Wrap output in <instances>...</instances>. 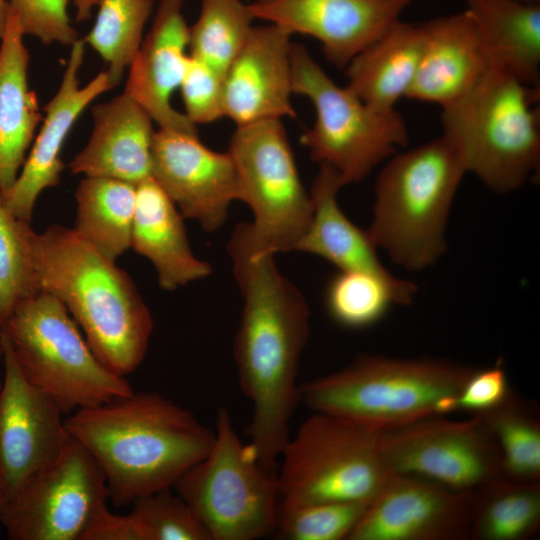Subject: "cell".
Masks as SVG:
<instances>
[{"label":"cell","mask_w":540,"mask_h":540,"mask_svg":"<svg viewBox=\"0 0 540 540\" xmlns=\"http://www.w3.org/2000/svg\"><path fill=\"white\" fill-rule=\"evenodd\" d=\"M274 256H231L243 298L234 361L252 405L248 443L270 469H277L300 403L298 369L310 331L307 302L279 271Z\"/></svg>","instance_id":"1"},{"label":"cell","mask_w":540,"mask_h":540,"mask_svg":"<svg viewBox=\"0 0 540 540\" xmlns=\"http://www.w3.org/2000/svg\"><path fill=\"white\" fill-rule=\"evenodd\" d=\"M100 467L116 507L171 489L210 450L215 431L156 392H132L65 419Z\"/></svg>","instance_id":"2"},{"label":"cell","mask_w":540,"mask_h":540,"mask_svg":"<svg viewBox=\"0 0 540 540\" xmlns=\"http://www.w3.org/2000/svg\"><path fill=\"white\" fill-rule=\"evenodd\" d=\"M28 243L40 292L64 304L105 367L122 377L134 372L153 320L131 277L71 228H30Z\"/></svg>","instance_id":"3"},{"label":"cell","mask_w":540,"mask_h":540,"mask_svg":"<svg viewBox=\"0 0 540 540\" xmlns=\"http://www.w3.org/2000/svg\"><path fill=\"white\" fill-rule=\"evenodd\" d=\"M466 174L442 135L387 159L375 181L366 229L377 249L409 272L437 263L447 249L450 210Z\"/></svg>","instance_id":"4"},{"label":"cell","mask_w":540,"mask_h":540,"mask_svg":"<svg viewBox=\"0 0 540 540\" xmlns=\"http://www.w3.org/2000/svg\"><path fill=\"white\" fill-rule=\"evenodd\" d=\"M473 370L447 360L363 354L300 384V402L314 412L391 429L458 411V395Z\"/></svg>","instance_id":"5"},{"label":"cell","mask_w":540,"mask_h":540,"mask_svg":"<svg viewBox=\"0 0 540 540\" xmlns=\"http://www.w3.org/2000/svg\"><path fill=\"white\" fill-rule=\"evenodd\" d=\"M540 88L498 65L465 96L441 108L442 136L467 173L507 194L539 175Z\"/></svg>","instance_id":"6"},{"label":"cell","mask_w":540,"mask_h":540,"mask_svg":"<svg viewBox=\"0 0 540 540\" xmlns=\"http://www.w3.org/2000/svg\"><path fill=\"white\" fill-rule=\"evenodd\" d=\"M0 332L24 377L63 414L133 392L126 377L96 358L64 304L51 294L39 292L19 302Z\"/></svg>","instance_id":"7"},{"label":"cell","mask_w":540,"mask_h":540,"mask_svg":"<svg viewBox=\"0 0 540 540\" xmlns=\"http://www.w3.org/2000/svg\"><path fill=\"white\" fill-rule=\"evenodd\" d=\"M236 168L241 201L253 220L239 223L228 244L230 256L296 251L312 216L281 119L237 126L227 151Z\"/></svg>","instance_id":"8"},{"label":"cell","mask_w":540,"mask_h":540,"mask_svg":"<svg viewBox=\"0 0 540 540\" xmlns=\"http://www.w3.org/2000/svg\"><path fill=\"white\" fill-rule=\"evenodd\" d=\"M382 430L314 412L284 445L277 465L279 507L370 502L392 475L381 452Z\"/></svg>","instance_id":"9"},{"label":"cell","mask_w":540,"mask_h":540,"mask_svg":"<svg viewBox=\"0 0 540 540\" xmlns=\"http://www.w3.org/2000/svg\"><path fill=\"white\" fill-rule=\"evenodd\" d=\"M207 454L175 483L211 540H256L274 535L279 508L277 469L265 467L239 439L230 412L220 407Z\"/></svg>","instance_id":"10"},{"label":"cell","mask_w":540,"mask_h":540,"mask_svg":"<svg viewBox=\"0 0 540 540\" xmlns=\"http://www.w3.org/2000/svg\"><path fill=\"white\" fill-rule=\"evenodd\" d=\"M291 67L293 94L308 98L316 114L301 143L343 186L362 181L408 144V126L396 108L377 110L337 85L299 43H292Z\"/></svg>","instance_id":"11"},{"label":"cell","mask_w":540,"mask_h":540,"mask_svg":"<svg viewBox=\"0 0 540 540\" xmlns=\"http://www.w3.org/2000/svg\"><path fill=\"white\" fill-rule=\"evenodd\" d=\"M380 452L391 474L475 492L504 477L498 445L479 415L431 416L381 432Z\"/></svg>","instance_id":"12"},{"label":"cell","mask_w":540,"mask_h":540,"mask_svg":"<svg viewBox=\"0 0 540 540\" xmlns=\"http://www.w3.org/2000/svg\"><path fill=\"white\" fill-rule=\"evenodd\" d=\"M107 499L100 467L70 436L59 455L5 501L0 524L10 540H80Z\"/></svg>","instance_id":"13"},{"label":"cell","mask_w":540,"mask_h":540,"mask_svg":"<svg viewBox=\"0 0 540 540\" xmlns=\"http://www.w3.org/2000/svg\"><path fill=\"white\" fill-rule=\"evenodd\" d=\"M152 178L183 217L204 231L218 230L232 202L241 200L239 180L228 152L205 146L198 134L159 128L152 144Z\"/></svg>","instance_id":"14"},{"label":"cell","mask_w":540,"mask_h":540,"mask_svg":"<svg viewBox=\"0 0 540 540\" xmlns=\"http://www.w3.org/2000/svg\"><path fill=\"white\" fill-rule=\"evenodd\" d=\"M472 492L427 479L392 474L348 540L470 539Z\"/></svg>","instance_id":"15"},{"label":"cell","mask_w":540,"mask_h":540,"mask_svg":"<svg viewBox=\"0 0 540 540\" xmlns=\"http://www.w3.org/2000/svg\"><path fill=\"white\" fill-rule=\"evenodd\" d=\"M1 338L5 374L0 384V474L7 500L59 455L70 435L58 404L24 377L2 333Z\"/></svg>","instance_id":"16"},{"label":"cell","mask_w":540,"mask_h":540,"mask_svg":"<svg viewBox=\"0 0 540 540\" xmlns=\"http://www.w3.org/2000/svg\"><path fill=\"white\" fill-rule=\"evenodd\" d=\"M415 0H256L248 4L254 19L288 32L311 36L327 60L345 68L377 40Z\"/></svg>","instance_id":"17"},{"label":"cell","mask_w":540,"mask_h":540,"mask_svg":"<svg viewBox=\"0 0 540 540\" xmlns=\"http://www.w3.org/2000/svg\"><path fill=\"white\" fill-rule=\"evenodd\" d=\"M85 45L79 38L71 46L60 86L44 107L46 114L31 151L15 182L0 193L5 208L27 223L31 221L39 195L60 181L65 167L61 151L74 123L94 99L115 87L107 71L80 86Z\"/></svg>","instance_id":"18"},{"label":"cell","mask_w":540,"mask_h":540,"mask_svg":"<svg viewBox=\"0 0 540 540\" xmlns=\"http://www.w3.org/2000/svg\"><path fill=\"white\" fill-rule=\"evenodd\" d=\"M291 35L269 24L252 28L223 76L224 114L237 126L294 118Z\"/></svg>","instance_id":"19"},{"label":"cell","mask_w":540,"mask_h":540,"mask_svg":"<svg viewBox=\"0 0 540 540\" xmlns=\"http://www.w3.org/2000/svg\"><path fill=\"white\" fill-rule=\"evenodd\" d=\"M189 27L183 0H160L150 31L129 65L124 91L138 102L161 129L198 134L184 113L171 104L189 54Z\"/></svg>","instance_id":"20"},{"label":"cell","mask_w":540,"mask_h":540,"mask_svg":"<svg viewBox=\"0 0 540 540\" xmlns=\"http://www.w3.org/2000/svg\"><path fill=\"white\" fill-rule=\"evenodd\" d=\"M425 47L406 98L446 107L496 65L466 9L422 22Z\"/></svg>","instance_id":"21"},{"label":"cell","mask_w":540,"mask_h":540,"mask_svg":"<svg viewBox=\"0 0 540 540\" xmlns=\"http://www.w3.org/2000/svg\"><path fill=\"white\" fill-rule=\"evenodd\" d=\"M93 130L72 159L73 174L134 184L152 177L153 119L125 91L91 107Z\"/></svg>","instance_id":"22"},{"label":"cell","mask_w":540,"mask_h":540,"mask_svg":"<svg viewBox=\"0 0 540 540\" xmlns=\"http://www.w3.org/2000/svg\"><path fill=\"white\" fill-rule=\"evenodd\" d=\"M131 248L152 263L160 287L167 291L212 272L191 250L183 216L152 177L136 185Z\"/></svg>","instance_id":"23"},{"label":"cell","mask_w":540,"mask_h":540,"mask_svg":"<svg viewBox=\"0 0 540 540\" xmlns=\"http://www.w3.org/2000/svg\"><path fill=\"white\" fill-rule=\"evenodd\" d=\"M17 14L10 9L0 40V193L17 179L41 121L28 83L29 52Z\"/></svg>","instance_id":"24"},{"label":"cell","mask_w":540,"mask_h":540,"mask_svg":"<svg viewBox=\"0 0 540 540\" xmlns=\"http://www.w3.org/2000/svg\"><path fill=\"white\" fill-rule=\"evenodd\" d=\"M342 187L337 172L319 164L310 190L312 216L296 251L317 255L338 271L366 272L391 283L402 282L404 279L382 264L367 230L354 224L340 208L337 195Z\"/></svg>","instance_id":"25"},{"label":"cell","mask_w":540,"mask_h":540,"mask_svg":"<svg viewBox=\"0 0 540 540\" xmlns=\"http://www.w3.org/2000/svg\"><path fill=\"white\" fill-rule=\"evenodd\" d=\"M425 47L422 23L400 19L345 67L347 87L377 110H391L407 93Z\"/></svg>","instance_id":"26"},{"label":"cell","mask_w":540,"mask_h":540,"mask_svg":"<svg viewBox=\"0 0 540 540\" xmlns=\"http://www.w3.org/2000/svg\"><path fill=\"white\" fill-rule=\"evenodd\" d=\"M466 1L493 62L525 85L540 88V3Z\"/></svg>","instance_id":"27"},{"label":"cell","mask_w":540,"mask_h":540,"mask_svg":"<svg viewBox=\"0 0 540 540\" xmlns=\"http://www.w3.org/2000/svg\"><path fill=\"white\" fill-rule=\"evenodd\" d=\"M75 199L73 230L116 262L131 248L136 186L113 178L85 176L77 186Z\"/></svg>","instance_id":"28"},{"label":"cell","mask_w":540,"mask_h":540,"mask_svg":"<svg viewBox=\"0 0 540 540\" xmlns=\"http://www.w3.org/2000/svg\"><path fill=\"white\" fill-rule=\"evenodd\" d=\"M540 525V482L505 477L472 492L470 539L525 540Z\"/></svg>","instance_id":"29"},{"label":"cell","mask_w":540,"mask_h":540,"mask_svg":"<svg viewBox=\"0 0 540 540\" xmlns=\"http://www.w3.org/2000/svg\"><path fill=\"white\" fill-rule=\"evenodd\" d=\"M418 287L409 280L388 282L360 271H338L329 281L325 305L330 317L350 329H363L380 321L391 305H409Z\"/></svg>","instance_id":"30"},{"label":"cell","mask_w":540,"mask_h":540,"mask_svg":"<svg viewBox=\"0 0 540 540\" xmlns=\"http://www.w3.org/2000/svg\"><path fill=\"white\" fill-rule=\"evenodd\" d=\"M479 415L501 455L503 475L521 483L540 482V419L536 405L510 392L495 408Z\"/></svg>","instance_id":"31"},{"label":"cell","mask_w":540,"mask_h":540,"mask_svg":"<svg viewBox=\"0 0 540 540\" xmlns=\"http://www.w3.org/2000/svg\"><path fill=\"white\" fill-rule=\"evenodd\" d=\"M153 0H100L95 23L82 38L107 64L117 86L143 41Z\"/></svg>","instance_id":"32"},{"label":"cell","mask_w":540,"mask_h":540,"mask_svg":"<svg viewBox=\"0 0 540 540\" xmlns=\"http://www.w3.org/2000/svg\"><path fill=\"white\" fill-rule=\"evenodd\" d=\"M254 17L241 0H202L200 15L189 27V54L224 76L246 42Z\"/></svg>","instance_id":"33"},{"label":"cell","mask_w":540,"mask_h":540,"mask_svg":"<svg viewBox=\"0 0 540 540\" xmlns=\"http://www.w3.org/2000/svg\"><path fill=\"white\" fill-rule=\"evenodd\" d=\"M29 224L5 208L0 194V328L19 302L40 292L28 243Z\"/></svg>","instance_id":"34"},{"label":"cell","mask_w":540,"mask_h":540,"mask_svg":"<svg viewBox=\"0 0 540 540\" xmlns=\"http://www.w3.org/2000/svg\"><path fill=\"white\" fill-rule=\"evenodd\" d=\"M368 504L340 501L279 507L274 535L283 540H348Z\"/></svg>","instance_id":"35"},{"label":"cell","mask_w":540,"mask_h":540,"mask_svg":"<svg viewBox=\"0 0 540 540\" xmlns=\"http://www.w3.org/2000/svg\"><path fill=\"white\" fill-rule=\"evenodd\" d=\"M130 514L145 540H211L191 507L171 489L137 498Z\"/></svg>","instance_id":"36"},{"label":"cell","mask_w":540,"mask_h":540,"mask_svg":"<svg viewBox=\"0 0 540 540\" xmlns=\"http://www.w3.org/2000/svg\"><path fill=\"white\" fill-rule=\"evenodd\" d=\"M186 117L195 125L208 124L224 114L223 75L189 54L179 86Z\"/></svg>","instance_id":"37"},{"label":"cell","mask_w":540,"mask_h":540,"mask_svg":"<svg viewBox=\"0 0 540 540\" xmlns=\"http://www.w3.org/2000/svg\"><path fill=\"white\" fill-rule=\"evenodd\" d=\"M18 16L24 35L38 38L43 44L72 46L78 33L67 12L70 0H9Z\"/></svg>","instance_id":"38"},{"label":"cell","mask_w":540,"mask_h":540,"mask_svg":"<svg viewBox=\"0 0 540 540\" xmlns=\"http://www.w3.org/2000/svg\"><path fill=\"white\" fill-rule=\"evenodd\" d=\"M511 391L501 361L487 368H474L458 395L457 410L471 415L484 413L501 404Z\"/></svg>","instance_id":"39"},{"label":"cell","mask_w":540,"mask_h":540,"mask_svg":"<svg viewBox=\"0 0 540 540\" xmlns=\"http://www.w3.org/2000/svg\"><path fill=\"white\" fill-rule=\"evenodd\" d=\"M80 540H145V538L130 513L114 514L105 504L93 514Z\"/></svg>","instance_id":"40"},{"label":"cell","mask_w":540,"mask_h":540,"mask_svg":"<svg viewBox=\"0 0 540 540\" xmlns=\"http://www.w3.org/2000/svg\"><path fill=\"white\" fill-rule=\"evenodd\" d=\"M76 9L77 21H87L100 0H70Z\"/></svg>","instance_id":"41"},{"label":"cell","mask_w":540,"mask_h":540,"mask_svg":"<svg viewBox=\"0 0 540 540\" xmlns=\"http://www.w3.org/2000/svg\"><path fill=\"white\" fill-rule=\"evenodd\" d=\"M9 11L8 0H0V40L4 34Z\"/></svg>","instance_id":"42"},{"label":"cell","mask_w":540,"mask_h":540,"mask_svg":"<svg viewBox=\"0 0 540 540\" xmlns=\"http://www.w3.org/2000/svg\"><path fill=\"white\" fill-rule=\"evenodd\" d=\"M6 501V488L3 481V478L0 474V512L2 510V507Z\"/></svg>","instance_id":"43"},{"label":"cell","mask_w":540,"mask_h":540,"mask_svg":"<svg viewBox=\"0 0 540 540\" xmlns=\"http://www.w3.org/2000/svg\"><path fill=\"white\" fill-rule=\"evenodd\" d=\"M521 2H527V3H540V0H516Z\"/></svg>","instance_id":"44"},{"label":"cell","mask_w":540,"mask_h":540,"mask_svg":"<svg viewBox=\"0 0 540 540\" xmlns=\"http://www.w3.org/2000/svg\"><path fill=\"white\" fill-rule=\"evenodd\" d=\"M3 355V346H2V338H1V333H0V358L2 357Z\"/></svg>","instance_id":"45"}]
</instances>
